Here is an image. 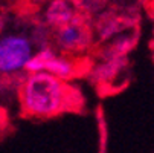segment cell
Here are the masks:
<instances>
[{"label":"cell","mask_w":154,"mask_h":153,"mask_svg":"<svg viewBox=\"0 0 154 153\" xmlns=\"http://www.w3.org/2000/svg\"><path fill=\"white\" fill-rule=\"evenodd\" d=\"M20 106L31 118H52L78 106V92L67 81L45 72L29 74L20 87Z\"/></svg>","instance_id":"obj_1"},{"label":"cell","mask_w":154,"mask_h":153,"mask_svg":"<svg viewBox=\"0 0 154 153\" xmlns=\"http://www.w3.org/2000/svg\"><path fill=\"white\" fill-rule=\"evenodd\" d=\"M35 54L34 40L21 32H9L0 37V74L25 71Z\"/></svg>","instance_id":"obj_2"},{"label":"cell","mask_w":154,"mask_h":153,"mask_svg":"<svg viewBox=\"0 0 154 153\" xmlns=\"http://www.w3.org/2000/svg\"><path fill=\"white\" fill-rule=\"evenodd\" d=\"M25 71L28 74L45 72L63 81L72 80L79 74V68L73 58L64 54H58L51 48H43L37 51L32 55V58L28 61Z\"/></svg>","instance_id":"obj_3"},{"label":"cell","mask_w":154,"mask_h":153,"mask_svg":"<svg viewBox=\"0 0 154 153\" xmlns=\"http://www.w3.org/2000/svg\"><path fill=\"white\" fill-rule=\"evenodd\" d=\"M55 43L61 54H78L92 45V29L79 12L70 23L55 29Z\"/></svg>","instance_id":"obj_4"},{"label":"cell","mask_w":154,"mask_h":153,"mask_svg":"<svg viewBox=\"0 0 154 153\" xmlns=\"http://www.w3.org/2000/svg\"><path fill=\"white\" fill-rule=\"evenodd\" d=\"M78 5V0H52L45 14L46 23L55 29L70 23L81 12Z\"/></svg>","instance_id":"obj_5"}]
</instances>
